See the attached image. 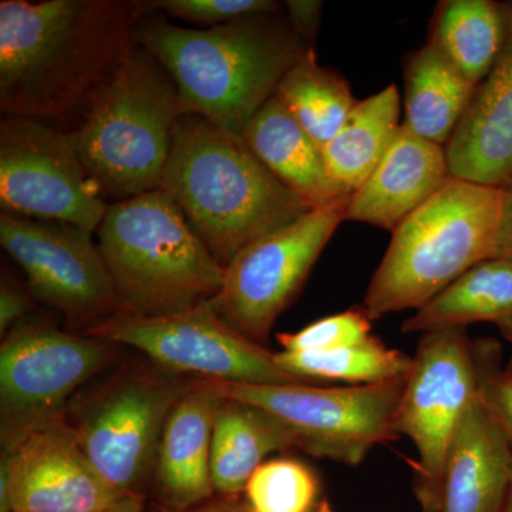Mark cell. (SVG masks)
Returning a JSON list of instances; mask_svg holds the SVG:
<instances>
[{
	"label": "cell",
	"instance_id": "cell-1",
	"mask_svg": "<svg viewBox=\"0 0 512 512\" xmlns=\"http://www.w3.org/2000/svg\"><path fill=\"white\" fill-rule=\"evenodd\" d=\"M141 13L126 0H2L0 111L70 131L121 55Z\"/></svg>",
	"mask_w": 512,
	"mask_h": 512
},
{
	"label": "cell",
	"instance_id": "cell-2",
	"mask_svg": "<svg viewBox=\"0 0 512 512\" xmlns=\"http://www.w3.org/2000/svg\"><path fill=\"white\" fill-rule=\"evenodd\" d=\"M136 42L173 77L183 114L244 133L285 73L309 49L285 12L247 16L207 29L141 15Z\"/></svg>",
	"mask_w": 512,
	"mask_h": 512
},
{
	"label": "cell",
	"instance_id": "cell-3",
	"mask_svg": "<svg viewBox=\"0 0 512 512\" xmlns=\"http://www.w3.org/2000/svg\"><path fill=\"white\" fill-rule=\"evenodd\" d=\"M160 190L224 268L242 248L312 211L241 134L192 114L175 124Z\"/></svg>",
	"mask_w": 512,
	"mask_h": 512
},
{
	"label": "cell",
	"instance_id": "cell-4",
	"mask_svg": "<svg viewBox=\"0 0 512 512\" xmlns=\"http://www.w3.org/2000/svg\"><path fill=\"white\" fill-rule=\"evenodd\" d=\"M181 116L173 77L134 42L70 130L104 200L160 190Z\"/></svg>",
	"mask_w": 512,
	"mask_h": 512
},
{
	"label": "cell",
	"instance_id": "cell-5",
	"mask_svg": "<svg viewBox=\"0 0 512 512\" xmlns=\"http://www.w3.org/2000/svg\"><path fill=\"white\" fill-rule=\"evenodd\" d=\"M97 235L123 312L171 315L224 286V266L163 190L110 202Z\"/></svg>",
	"mask_w": 512,
	"mask_h": 512
},
{
	"label": "cell",
	"instance_id": "cell-6",
	"mask_svg": "<svg viewBox=\"0 0 512 512\" xmlns=\"http://www.w3.org/2000/svg\"><path fill=\"white\" fill-rule=\"evenodd\" d=\"M503 187L450 175L443 187L393 231L370 279L363 309L376 320L423 308L493 255Z\"/></svg>",
	"mask_w": 512,
	"mask_h": 512
},
{
	"label": "cell",
	"instance_id": "cell-7",
	"mask_svg": "<svg viewBox=\"0 0 512 512\" xmlns=\"http://www.w3.org/2000/svg\"><path fill=\"white\" fill-rule=\"evenodd\" d=\"M407 377L349 387L202 382L224 399L274 414L296 434L306 453L359 466L373 448L399 439L396 416Z\"/></svg>",
	"mask_w": 512,
	"mask_h": 512
},
{
	"label": "cell",
	"instance_id": "cell-8",
	"mask_svg": "<svg viewBox=\"0 0 512 512\" xmlns=\"http://www.w3.org/2000/svg\"><path fill=\"white\" fill-rule=\"evenodd\" d=\"M92 338L143 352L170 375L237 384L312 383L289 375L276 353L247 338L212 301L165 316L117 312L86 330Z\"/></svg>",
	"mask_w": 512,
	"mask_h": 512
},
{
	"label": "cell",
	"instance_id": "cell-9",
	"mask_svg": "<svg viewBox=\"0 0 512 512\" xmlns=\"http://www.w3.org/2000/svg\"><path fill=\"white\" fill-rule=\"evenodd\" d=\"M190 382L150 370H128L111 379L74 414L80 447L114 490L137 495L156 467L168 414Z\"/></svg>",
	"mask_w": 512,
	"mask_h": 512
},
{
	"label": "cell",
	"instance_id": "cell-10",
	"mask_svg": "<svg viewBox=\"0 0 512 512\" xmlns=\"http://www.w3.org/2000/svg\"><path fill=\"white\" fill-rule=\"evenodd\" d=\"M2 212L97 232L109 202L90 177L70 131L29 117L0 121Z\"/></svg>",
	"mask_w": 512,
	"mask_h": 512
},
{
	"label": "cell",
	"instance_id": "cell-11",
	"mask_svg": "<svg viewBox=\"0 0 512 512\" xmlns=\"http://www.w3.org/2000/svg\"><path fill=\"white\" fill-rule=\"evenodd\" d=\"M349 201L306 212L242 248L225 266L224 286L214 299L224 319L262 345L346 221Z\"/></svg>",
	"mask_w": 512,
	"mask_h": 512
},
{
	"label": "cell",
	"instance_id": "cell-12",
	"mask_svg": "<svg viewBox=\"0 0 512 512\" xmlns=\"http://www.w3.org/2000/svg\"><path fill=\"white\" fill-rule=\"evenodd\" d=\"M407 377L396 429L419 454L417 495L427 512L441 508L448 450L468 403L477 396L473 340L466 329L423 333Z\"/></svg>",
	"mask_w": 512,
	"mask_h": 512
},
{
	"label": "cell",
	"instance_id": "cell-13",
	"mask_svg": "<svg viewBox=\"0 0 512 512\" xmlns=\"http://www.w3.org/2000/svg\"><path fill=\"white\" fill-rule=\"evenodd\" d=\"M116 355L113 343L45 323L9 332L0 346L3 441L57 419L67 399Z\"/></svg>",
	"mask_w": 512,
	"mask_h": 512
},
{
	"label": "cell",
	"instance_id": "cell-14",
	"mask_svg": "<svg viewBox=\"0 0 512 512\" xmlns=\"http://www.w3.org/2000/svg\"><path fill=\"white\" fill-rule=\"evenodd\" d=\"M93 234L66 222L0 214V244L25 272L30 293L92 326L121 311Z\"/></svg>",
	"mask_w": 512,
	"mask_h": 512
},
{
	"label": "cell",
	"instance_id": "cell-15",
	"mask_svg": "<svg viewBox=\"0 0 512 512\" xmlns=\"http://www.w3.org/2000/svg\"><path fill=\"white\" fill-rule=\"evenodd\" d=\"M3 446L0 512L103 511L130 497L97 473L63 417Z\"/></svg>",
	"mask_w": 512,
	"mask_h": 512
},
{
	"label": "cell",
	"instance_id": "cell-16",
	"mask_svg": "<svg viewBox=\"0 0 512 512\" xmlns=\"http://www.w3.org/2000/svg\"><path fill=\"white\" fill-rule=\"evenodd\" d=\"M453 177L503 187L512 180V5L503 52L446 147Z\"/></svg>",
	"mask_w": 512,
	"mask_h": 512
},
{
	"label": "cell",
	"instance_id": "cell-17",
	"mask_svg": "<svg viewBox=\"0 0 512 512\" xmlns=\"http://www.w3.org/2000/svg\"><path fill=\"white\" fill-rule=\"evenodd\" d=\"M450 175L446 147L417 136L402 123L382 163L350 197L346 220L394 231Z\"/></svg>",
	"mask_w": 512,
	"mask_h": 512
},
{
	"label": "cell",
	"instance_id": "cell-18",
	"mask_svg": "<svg viewBox=\"0 0 512 512\" xmlns=\"http://www.w3.org/2000/svg\"><path fill=\"white\" fill-rule=\"evenodd\" d=\"M511 481L510 444L476 396L448 450L440 512H504Z\"/></svg>",
	"mask_w": 512,
	"mask_h": 512
},
{
	"label": "cell",
	"instance_id": "cell-19",
	"mask_svg": "<svg viewBox=\"0 0 512 512\" xmlns=\"http://www.w3.org/2000/svg\"><path fill=\"white\" fill-rule=\"evenodd\" d=\"M221 402L202 380H192L165 421L154 471L161 497L177 510H194L215 491L212 433Z\"/></svg>",
	"mask_w": 512,
	"mask_h": 512
},
{
	"label": "cell",
	"instance_id": "cell-20",
	"mask_svg": "<svg viewBox=\"0 0 512 512\" xmlns=\"http://www.w3.org/2000/svg\"><path fill=\"white\" fill-rule=\"evenodd\" d=\"M242 137L258 160L309 210L332 207L352 197L330 177L322 148L275 96L252 117Z\"/></svg>",
	"mask_w": 512,
	"mask_h": 512
},
{
	"label": "cell",
	"instance_id": "cell-21",
	"mask_svg": "<svg viewBox=\"0 0 512 512\" xmlns=\"http://www.w3.org/2000/svg\"><path fill=\"white\" fill-rule=\"evenodd\" d=\"M295 447H299L298 437L274 414L222 397L212 433L214 490L224 495L244 493L249 478L269 454Z\"/></svg>",
	"mask_w": 512,
	"mask_h": 512
},
{
	"label": "cell",
	"instance_id": "cell-22",
	"mask_svg": "<svg viewBox=\"0 0 512 512\" xmlns=\"http://www.w3.org/2000/svg\"><path fill=\"white\" fill-rule=\"evenodd\" d=\"M493 323L512 342V261L490 258L461 275L403 322L404 333L466 329Z\"/></svg>",
	"mask_w": 512,
	"mask_h": 512
},
{
	"label": "cell",
	"instance_id": "cell-23",
	"mask_svg": "<svg viewBox=\"0 0 512 512\" xmlns=\"http://www.w3.org/2000/svg\"><path fill=\"white\" fill-rule=\"evenodd\" d=\"M476 89L439 47L427 42L404 62V124L417 136L447 147Z\"/></svg>",
	"mask_w": 512,
	"mask_h": 512
},
{
	"label": "cell",
	"instance_id": "cell-24",
	"mask_svg": "<svg viewBox=\"0 0 512 512\" xmlns=\"http://www.w3.org/2000/svg\"><path fill=\"white\" fill-rule=\"evenodd\" d=\"M400 126L396 84L357 101L338 134L322 148L330 177L346 194H355L382 163Z\"/></svg>",
	"mask_w": 512,
	"mask_h": 512
},
{
	"label": "cell",
	"instance_id": "cell-25",
	"mask_svg": "<svg viewBox=\"0 0 512 512\" xmlns=\"http://www.w3.org/2000/svg\"><path fill=\"white\" fill-rule=\"evenodd\" d=\"M507 33L508 5L493 0H446L437 5L427 42L439 47L478 86L503 52Z\"/></svg>",
	"mask_w": 512,
	"mask_h": 512
},
{
	"label": "cell",
	"instance_id": "cell-26",
	"mask_svg": "<svg viewBox=\"0 0 512 512\" xmlns=\"http://www.w3.org/2000/svg\"><path fill=\"white\" fill-rule=\"evenodd\" d=\"M274 96L320 148L338 134L357 100L335 70L320 66L309 49L276 86Z\"/></svg>",
	"mask_w": 512,
	"mask_h": 512
},
{
	"label": "cell",
	"instance_id": "cell-27",
	"mask_svg": "<svg viewBox=\"0 0 512 512\" xmlns=\"http://www.w3.org/2000/svg\"><path fill=\"white\" fill-rule=\"evenodd\" d=\"M276 362L289 375L312 380H339L353 386L403 379L413 369V357L389 348L376 336L329 352L276 353Z\"/></svg>",
	"mask_w": 512,
	"mask_h": 512
},
{
	"label": "cell",
	"instance_id": "cell-28",
	"mask_svg": "<svg viewBox=\"0 0 512 512\" xmlns=\"http://www.w3.org/2000/svg\"><path fill=\"white\" fill-rule=\"evenodd\" d=\"M248 512H313L319 481L296 458H272L256 468L244 490Z\"/></svg>",
	"mask_w": 512,
	"mask_h": 512
},
{
	"label": "cell",
	"instance_id": "cell-29",
	"mask_svg": "<svg viewBox=\"0 0 512 512\" xmlns=\"http://www.w3.org/2000/svg\"><path fill=\"white\" fill-rule=\"evenodd\" d=\"M372 322L365 309H349L316 320L299 332L281 333L278 343L284 352H329L356 345L372 336Z\"/></svg>",
	"mask_w": 512,
	"mask_h": 512
},
{
	"label": "cell",
	"instance_id": "cell-30",
	"mask_svg": "<svg viewBox=\"0 0 512 512\" xmlns=\"http://www.w3.org/2000/svg\"><path fill=\"white\" fill-rule=\"evenodd\" d=\"M138 9L141 15L161 13L215 28L247 16L282 13L284 3L275 0H144L138 2Z\"/></svg>",
	"mask_w": 512,
	"mask_h": 512
},
{
	"label": "cell",
	"instance_id": "cell-31",
	"mask_svg": "<svg viewBox=\"0 0 512 512\" xmlns=\"http://www.w3.org/2000/svg\"><path fill=\"white\" fill-rule=\"evenodd\" d=\"M477 396L503 431L512 450V373L501 363V346L494 339L473 340Z\"/></svg>",
	"mask_w": 512,
	"mask_h": 512
},
{
	"label": "cell",
	"instance_id": "cell-32",
	"mask_svg": "<svg viewBox=\"0 0 512 512\" xmlns=\"http://www.w3.org/2000/svg\"><path fill=\"white\" fill-rule=\"evenodd\" d=\"M286 19L291 22L303 42L309 47L315 45L318 33L320 15H322V2L318 0H288L284 2Z\"/></svg>",
	"mask_w": 512,
	"mask_h": 512
},
{
	"label": "cell",
	"instance_id": "cell-33",
	"mask_svg": "<svg viewBox=\"0 0 512 512\" xmlns=\"http://www.w3.org/2000/svg\"><path fill=\"white\" fill-rule=\"evenodd\" d=\"M30 309V299L18 285L3 278L0 286V335L5 338L16 320L22 319Z\"/></svg>",
	"mask_w": 512,
	"mask_h": 512
},
{
	"label": "cell",
	"instance_id": "cell-34",
	"mask_svg": "<svg viewBox=\"0 0 512 512\" xmlns=\"http://www.w3.org/2000/svg\"><path fill=\"white\" fill-rule=\"evenodd\" d=\"M491 258L512 261V180L503 185V208Z\"/></svg>",
	"mask_w": 512,
	"mask_h": 512
},
{
	"label": "cell",
	"instance_id": "cell-35",
	"mask_svg": "<svg viewBox=\"0 0 512 512\" xmlns=\"http://www.w3.org/2000/svg\"><path fill=\"white\" fill-rule=\"evenodd\" d=\"M94 512H143V503H141V498L138 495H130V497L124 498L116 507Z\"/></svg>",
	"mask_w": 512,
	"mask_h": 512
},
{
	"label": "cell",
	"instance_id": "cell-36",
	"mask_svg": "<svg viewBox=\"0 0 512 512\" xmlns=\"http://www.w3.org/2000/svg\"><path fill=\"white\" fill-rule=\"evenodd\" d=\"M188 512H248L247 507H235L231 504L205 505Z\"/></svg>",
	"mask_w": 512,
	"mask_h": 512
},
{
	"label": "cell",
	"instance_id": "cell-37",
	"mask_svg": "<svg viewBox=\"0 0 512 512\" xmlns=\"http://www.w3.org/2000/svg\"><path fill=\"white\" fill-rule=\"evenodd\" d=\"M504 512H512V481L510 491H508L507 501H505Z\"/></svg>",
	"mask_w": 512,
	"mask_h": 512
},
{
	"label": "cell",
	"instance_id": "cell-38",
	"mask_svg": "<svg viewBox=\"0 0 512 512\" xmlns=\"http://www.w3.org/2000/svg\"><path fill=\"white\" fill-rule=\"evenodd\" d=\"M507 370H508V372H512V357L510 359V362H508Z\"/></svg>",
	"mask_w": 512,
	"mask_h": 512
},
{
	"label": "cell",
	"instance_id": "cell-39",
	"mask_svg": "<svg viewBox=\"0 0 512 512\" xmlns=\"http://www.w3.org/2000/svg\"><path fill=\"white\" fill-rule=\"evenodd\" d=\"M510 373H512V372H510Z\"/></svg>",
	"mask_w": 512,
	"mask_h": 512
}]
</instances>
